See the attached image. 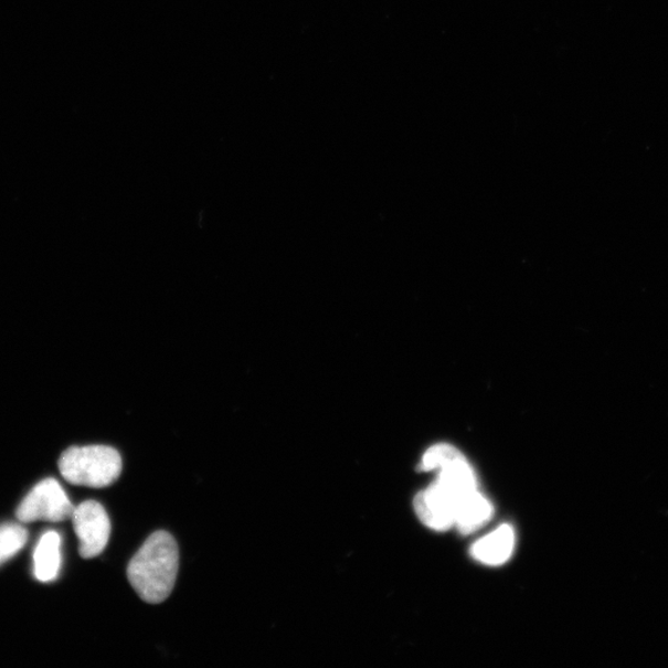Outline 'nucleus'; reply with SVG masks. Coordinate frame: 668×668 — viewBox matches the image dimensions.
Returning a JSON list of instances; mask_svg holds the SVG:
<instances>
[{
	"instance_id": "6e6552de",
	"label": "nucleus",
	"mask_w": 668,
	"mask_h": 668,
	"mask_svg": "<svg viewBox=\"0 0 668 668\" xmlns=\"http://www.w3.org/2000/svg\"><path fill=\"white\" fill-rule=\"evenodd\" d=\"M61 537L47 531L40 538L34 552V574L38 581L49 583L57 579L61 569Z\"/></svg>"
},
{
	"instance_id": "0eeeda50",
	"label": "nucleus",
	"mask_w": 668,
	"mask_h": 668,
	"mask_svg": "<svg viewBox=\"0 0 668 668\" xmlns=\"http://www.w3.org/2000/svg\"><path fill=\"white\" fill-rule=\"evenodd\" d=\"M437 485L458 503L478 490L475 469L468 464L466 457L458 458L439 469Z\"/></svg>"
},
{
	"instance_id": "423d86ee",
	"label": "nucleus",
	"mask_w": 668,
	"mask_h": 668,
	"mask_svg": "<svg viewBox=\"0 0 668 668\" xmlns=\"http://www.w3.org/2000/svg\"><path fill=\"white\" fill-rule=\"evenodd\" d=\"M513 547H516L513 529L510 526H501L473 544L470 554L473 559L488 566H500L511 558Z\"/></svg>"
},
{
	"instance_id": "7ed1b4c3",
	"label": "nucleus",
	"mask_w": 668,
	"mask_h": 668,
	"mask_svg": "<svg viewBox=\"0 0 668 668\" xmlns=\"http://www.w3.org/2000/svg\"><path fill=\"white\" fill-rule=\"evenodd\" d=\"M75 507L72 506L65 490L53 478L40 481L29 492L17 510L20 522L50 521L60 522L71 519Z\"/></svg>"
},
{
	"instance_id": "f03ea898",
	"label": "nucleus",
	"mask_w": 668,
	"mask_h": 668,
	"mask_svg": "<svg viewBox=\"0 0 668 668\" xmlns=\"http://www.w3.org/2000/svg\"><path fill=\"white\" fill-rule=\"evenodd\" d=\"M59 468L71 485L107 488L121 473L118 450L108 446L71 447L60 457Z\"/></svg>"
},
{
	"instance_id": "1a4fd4ad",
	"label": "nucleus",
	"mask_w": 668,
	"mask_h": 668,
	"mask_svg": "<svg viewBox=\"0 0 668 668\" xmlns=\"http://www.w3.org/2000/svg\"><path fill=\"white\" fill-rule=\"evenodd\" d=\"M490 501L477 490L458 503L455 527L462 534L477 531L492 517Z\"/></svg>"
},
{
	"instance_id": "9d476101",
	"label": "nucleus",
	"mask_w": 668,
	"mask_h": 668,
	"mask_svg": "<svg viewBox=\"0 0 668 668\" xmlns=\"http://www.w3.org/2000/svg\"><path fill=\"white\" fill-rule=\"evenodd\" d=\"M28 541V531L19 523H4L0 527V564L13 559L23 550Z\"/></svg>"
},
{
	"instance_id": "9b49d317",
	"label": "nucleus",
	"mask_w": 668,
	"mask_h": 668,
	"mask_svg": "<svg viewBox=\"0 0 668 668\" xmlns=\"http://www.w3.org/2000/svg\"><path fill=\"white\" fill-rule=\"evenodd\" d=\"M465 457L460 452L450 445L438 444L426 450V454L421 460V470H439L452 464V462Z\"/></svg>"
},
{
	"instance_id": "20e7f679",
	"label": "nucleus",
	"mask_w": 668,
	"mask_h": 668,
	"mask_svg": "<svg viewBox=\"0 0 668 668\" xmlns=\"http://www.w3.org/2000/svg\"><path fill=\"white\" fill-rule=\"evenodd\" d=\"M79 541V554L89 560L99 556L107 548L110 538V520L102 503L86 500L71 517Z\"/></svg>"
},
{
	"instance_id": "39448f33",
	"label": "nucleus",
	"mask_w": 668,
	"mask_h": 668,
	"mask_svg": "<svg viewBox=\"0 0 668 668\" xmlns=\"http://www.w3.org/2000/svg\"><path fill=\"white\" fill-rule=\"evenodd\" d=\"M456 510L457 502L436 481L420 491L415 498L418 519L436 531H446L455 527Z\"/></svg>"
},
{
	"instance_id": "f257e3e1",
	"label": "nucleus",
	"mask_w": 668,
	"mask_h": 668,
	"mask_svg": "<svg viewBox=\"0 0 668 668\" xmlns=\"http://www.w3.org/2000/svg\"><path fill=\"white\" fill-rule=\"evenodd\" d=\"M179 572L178 543L167 531H157L142 544L128 566V580L149 604L167 601Z\"/></svg>"
}]
</instances>
